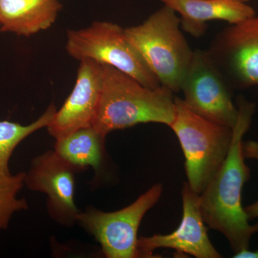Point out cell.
I'll return each mask as SVG.
<instances>
[{
    "label": "cell",
    "instance_id": "1",
    "mask_svg": "<svg viewBox=\"0 0 258 258\" xmlns=\"http://www.w3.org/2000/svg\"><path fill=\"white\" fill-rule=\"evenodd\" d=\"M239 114L233 127L232 144L223 164L207 185L200 197L204 221L212 230L225 236L234 253L249 249V242L258 232V222L249 224L242 207L244 184L250 177L242 144L252 123L255 106L243 97L237 101Z\"/></svg>",
    "mask_w": 258,
    "mask_h": 258
},
{
    "label": "cell",
    "instance_id": "2",
    "mask_svg": "<svg viewBox=\"0 0 258 258\" xmlns=\"http://www.w3.org/2000/svg\"><path fill=\"white\" fill-rule=\"evenodd\" d=\"M174 92L148 88L112 66L102 64V90L93 127L103 136L140 123L170 126L175 115Z\"/></svg>",
    "mask_w": 258,
    "mask_h": 258
},
{
    "label": "cell",
    "instance_id": "3",
    "mask_svg": "<svg viewBox=\"0 0 258 258\" xmlns=\"http://www.w3.org/2000/svg\"><path fill=\"white\" fill-rule=\"evenodd\" d=\"M174 10L164 6L143 23L125 29V35L164 86L174 93L181 83L194 55Z\"/></svg>",
    "mask_w": 258,
    "mask_h": 258
},
{
    "label": "cell",
    "instance_id": "4",
    "mask_svg": "<svg viewBox=\"0 0 258 258\" xmlns=\"http://www.w3.org/2000/svg\"><path fill=\"white\" fill-rule=\"evenodd\" d=\"M170 128L179 139L190 188L201 195L225 161L233 128L205 119L175 97V115Z\"/></svg>",
    "mask_w": 258,
    "mask_h": 258
},
{
    "label": "cell",
    "instance_id": "5",
    "mask_svg": "<svg viewBox=\"0 0 258 258\" xmlns=\"http://www.w3.org/2000/svg\"><path fill=\"white\" fill-rule=\"evenodd\" d=\"M66 50L76 60H91L119 70L148 88L161 86L125 29L110 22H94L88 28L67 32Z\"/></svg>",
    "mask_w": 258,
    "mask_h": 258
},
{
    "label": "cell",
    "instance_id": "6",
    "mask_svg": "<svg viewBox=\"0 0 258 258\" xmlns=\"http://www.w3.org/2000/svg\"><path fill=\"white\" fill-rule=\"evenodd\" d=\"M161 184H156L133 203L117 211L106 212L88 207L80 212L79 224L92 235L107 258L140 257L138 231L146 214L160 200Z\"/></svg>",
    "mask_w": 258,
    "mask_h": 258
},
{
    "label": "cell",
    "instance_id": "7",
    "mask_svg": "<svg viewBox=\"0 0 258 258\" xmlns=\"http://www.w3.org/2000/svg\"><path fill=\"white\" fill-rule=\"evenodd\" d=\"M182 101L194 113L217 124L233 128L239 111L232 101L225 76L208 51L194 52L181 83Z\"/></svg>",
    "mask_w": 258,
    "mask_h": 258
},
{
    "label": "cell",
    "instance_id": "8",
    "mask_svg": "<svg viewBox=\"0 0 258 258\" xmlns=\"http://www.w3.org/2000/svg\"><path fill=\"white\" fill-rule=\"evenodd\" d=\"M78 169L55 152L47 151L32 159L25 173V185L33 191L46 195L49 216L66 227L77 224L80 210L75 203Z\"/></svg>",
    "mask_w": 258,
    "mask_h": 258
},
{
    "label": "cell",
    "instance_id": "9",
    "mask_svg": "<svg viewBox=\"0 0 258 258\" xmlns=\"http://www.w3.org/2000/svg\"><path fill=\"white\" fill-rule=\"evenodd\" d=\"M208 52L225 78L237 87L258 86V17L230 25Z\"/></svg>",
    "mask_w": 258,
    "mask_h": 258
},
{
    "label": "cell",
    "instance_id": "10",
    "mask_svg": "<svg viewBox=\"0 0 258 258\" xmlns=\"http://www.w3.org/2000/svg\"><path fill=\"white\" fill-rule=\"evenodd\" d=\"M181 198L183 213L179 227L170 234L139 237L140 257H155L154 251L162 248L174 249L178 253L197 258L222 257L209 238L200 210V195L194 191L187 182H184Z\"/></svg>",
    "mask_w": 258,
    "mask_h": 258
},
{
    "label": "cell",
    "instance_id": "11",
    "mask_svg": "<svg viewBox=\"0 0 258 258\" xmlns=\"http://www.w3.org/2000/svg\"><path fill=\"white\" fill-rule=\"evenodd\" d=\"M101 90L102 64L81 60L72 92L47 126L51 137L56 140L79 129L93 126Z\"/></svg>",
    "mask_w": 258,
    "mask_h": 258
},
{
    "label": "cell",
    "instance_id": "12",
    "mask_svg": "<svg viewBox=\"0 0 258 258\" xmlns=\"http://www.w3.org/2000/svg\"><path fill=\"white\" fill-rule=\"evenodd\" d=\"M180 15L184 31L193 37L203 36L207 23L222 20L230 25L240 23L255 15L247 0H161Z\"/></svg>",
    "mask_w": 258,
    "mask_h": 258
},
{
    "label": "cell",
    "instance_id": "13",
    "mask_svg": "<svg viewBox=\"0 0 258 258\" xmlns=\"http://www.w3.org/2000/svg\"><path fill=\"white\" fill-rule=\"evenodd\" d=\"M62 8L58 0H0V30L31 36L50 28Z\"/></svg>",
    "mask_w": 258,
    "mask_h": 258
},
{
    "label": "cell",
    "instance_id": "14",
    "mask_svg": "<svg viewBox=\"0 0 258 258\" xmlns=\"http://www.w3.org/2000/svg\"><path fill=\"white\" fill-rule=\"evenodd\" d=\"M106 137L93 126L79 129L56 139L54 150L79 172L92 167L99 176L106 160Z\"/></svg>",
    "mask_w": 258,
    "mask_h": 258
},
{
    "label": "cell",
    "instance_id": "15",
    "mask_svg": "<svg viewBox=\"0 0 258 258\" xmlns=\"http://www.w3.org/2000/svg\"><path fill=\"white\" fill-rule=\"evenodd\" d=\"M57 111L52 103L37 120L28 125L8 120L0 121V175H9L10 158L17 147L29 136L47 128Z\"/></svg>",
    "mask_w": 258,
    "mask_h": 258
},
{
    "label": "cell",
    "instance_id": "16",
    "mask_svg": "<svg viewBox=\"0 0 258 258\" xmlns=\"http://www.w3.org/2000/svg\"><path fill=\"white\" fill-rule=\"evenodd\" d=\"M25 172L0 175V230L8 228L15 213L29 208L28 202L18 198L25 186Z\"/></svg>",
    "mask_w": 258,
    "mask_h": 258
},
{
    "label": "cell",
    "instance_id": "17",
    "mask_svg": "<svg viewBox=\"0 0 258 258\" xmlns=\"http://www.w3.org/2000/svg\"><path fill=\"white\" fill-rule=\"evenodd\" d=\"M242 149L245 159H256L258 161V142L255 141H243Z\"/></svg>",
    "mask_w": 258,
    "mask_h": 258
},
{
    "label": "cell",
    "instance_id": "18",
    "mask_svg": "<svg viewBox=\"0 0 258 258\" xmlns=\"http://www.w3.org/2000/svg\"><path fill=\"white\" fill-rule=\"evenodd\" d=\"M249 220H254L258 217V200L244 208Z\"/></svg>",
    "mask_w": 258,
    "mask_h": 258
},
{
    "label": "cell",
    "instance_id": "19",
    "mask_svg": "<svg viewBox=\"0 0 258 258\" xmlns=\"http://www.w3.org/2000/svg\"><path fill=\"white\" fill-rule=\"evenodd\" d=\"M235 258H258V249L251 251L249 249L234 254Z\"/></svg>",
    "mask_w": 258,
    "mask_h": 258
}]
</instances>
